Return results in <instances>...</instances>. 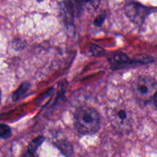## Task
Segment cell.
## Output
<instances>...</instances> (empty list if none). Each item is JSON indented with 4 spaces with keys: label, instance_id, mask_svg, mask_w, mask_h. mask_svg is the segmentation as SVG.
<instances>
[{
    "label": "cell",
    "instance_id": "11",
    "mask_svg": "<svg viewBox=\"0 0 157 157\" xmlns=\"http://www.w3.org/2000/svg\"><path fill=\"white\" fill-rule=\"evenodd\" d=\"M106 15H106L105 11L101 12V13L96 17L94 21V25L95 26H97V27H101V26L103 25V23H104V20H105Z\"/></svg>",
    "mask_w": 157,
    "mask_h": 157
},
{
    "label": "cell",
    "instance_id": "8",
    "mask_svg": "<svg viewBox=\"0 0 157 157\" xmlns=\"http://www.w3.org/2000/svg\"><path fill=\"white\" fill-rule=\"evenodd\" d=\"M44 141V138L43 136H38L37 138L34 139L30 144L29 145V148H28V151L31 152V153H35L37 151L38 147L43 144Z\"/></svg>",
    "mask_w": 157,
    "mask_h": 157
},
{
    "label": "cell",
    "instance_id": "10",
    "mask_svg": "<svg viewBox=\"0 0 157 157\" xmlns=\"http://www.w3.org/2000/svg\"><path fill=\"white\" fill-rule=\"evenodd\" d=\"M12 131L10 127L6 124H0V138L2 139H8L11 136Z\"/></svg>",
    "mask_w": 157,
    "mask_h": 157
},
{
    "label": "cell",
    "instance_id": "6",
    "mask_svg": "<svg viewBox=\"0 0 157 157\" xmlns=\"http://www.w3.org/2000/svg\"><path fill=\"white\" fill-rule=\"evenodd\" d=\"M153 61L152 57L142 58V59L132 60L129 58L126 54L123 52H115L112 53L108 57V62L110 64V67L113 71L118 70L124 67L127 65L133 64H148Z\"/></svg>",
    "mask_w": 157,
    "mask_h": 157
},
{
    "label": "cell",
    "instance_id": "13",
    "mask_svg": "<svg viewBox=\"0 0 157 157\" xmlns=\"http://www.w3.org/2000/svg\"><path fill=\"white\" fill-rule=\"evenodd\" d=\"M0 101H1V90H0Z\"/></svg>",
    "mask_w": 157,
    "mask_h": 157
},
{
    "label": "cell",
    "instance_id": "14",
    "mask_svg": "<svg viewBox=\"0 0 157 157\" xmlns=\"http://www.w3.org/2000/svg\"><path fill=\"white\" fill-rule=\"evenodd\" d=\"M37 1H38V2H42L43 0H37Z\"/></svg>",
    "mask_w": 157,
    "mask_h": 157
},
{
    "label": "cell",
    "instance_id": "9",
    "mask_svg": "<svg viewBox=\"0 0 157 157\" xmlns=\"http://www.w3.org/2000/svg\"><path fill=\"white\" fill-rule=\"evenodd\" d=\"M58 147L66 156H68L69 155L72 153V146L69 143L66 142V141H62V142L58 143Z\"/></svg>",
    "mask_w": 157,
    "mask_h": 157
},
{
    "label": "cell",
    "instance_id": "1",
    "mask_svg": "<svg viewBox=\"0 0 157 157\" xmlns=\"http://www.w3.org/2000/svg\"><path fill=\"white\" fill-rule=\"evenodd\" d=\"M74 124L77 131L81 134H95L101 128L100 113L94 107L81 106L75 111Z\"/></svg>",
    "mask_w": 157,
    "mask_h": 157
},
{
    "label": "cell",
    "instance_id": "2",
    "mask_svg": "<svg viewBox=\"0 0 157 157\" xmlns=\"http://www.w3.org/2000/svg\"><path fill=\"white\" fill-rule=\"evenodd\" d=\"M101 0H64V8L73 18L81 17L84 13H92L99 6Z\"/></svg>",
    "mask_w": 157,
    "mask_h": 157
},
{
    "label": "cell",
    "instance_id": "3",
    "mask_svg": "<svg viewBox=\"0 0 157 157\" xmlns=\"http://www.w3.org/2000/svg\"><path fill=\"white\" fill-rule=\"evenodd\" d=\"M156 82L154 78L149 76H141L135 81L133 92L138 100L147 102L156 94Z\"/></svg>",
    "mask_w": 157,
    "mask_h": 157
},
{
    "label": "cell",
    "instance_id": "5",
    "mask_svg": "<svg viewBox=\"0 0 157 157\" xmlns=\"http://www.w3.org/2000/svg\"><path fill=\"white\" fill-rule=\"evenodd\" d=\"M109 120L113 127L121 132H127L132 127L131 113L126 108L121 107H114L109 112Z\"/></svg>",
    "mask_w": 157,
    "mask_h": 157
},
{
    "label": "cell",
    "instance_id": "7",
    "mask_svg": "<svg viewBox=\"0 0 157 157\" xmlns=\"http://www.w3.org/2000/svg\"><path fill=\"white\" fill-rule=\"evenodd\" d=\"M29 88H30V84L29 82H23L12 94L13 101H18L21 97L24 96L29 91Z\"/></svg>",
    "mask_w": 157,
    "mask_h": 157
},
{
    "label": "cell",
    "instance_id": "4",
    "mask_svg": "<svg viewBox=\"0 0 157 157\" xmlns=\"http://www.w3.org/2000/svg\"><path fill=\"white\" fill-rule=\"evenodd\" d=\"M124 11L127 16L132 22L142 25L147 17L156 12V9L145 6L137 2L130 1L126 3Z\"/></svg>",
    "mask_w": 157,
    "mask_h": 157
},
{
    "label": "cell",
    "instance_id": "12",
    "mask_svg": "<svg viewBox=\"0 0 157 157\" xmlns=\"http://www.w3.org/2000/svg\"><path fill=\"white\" fill-rule=\"evenodd\" d=\"M22 157H37L35 155V153H31V152L27 151L24 155H23Z\"/></svg>",
    "mask_w": 157,
    "mask_h": 157
}]
</instances>
